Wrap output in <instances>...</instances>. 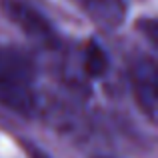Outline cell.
Segmentation results:
<instances>
[{
	"instance_id": "6da1fadb",
	"label": "cell",
	"mask_w": 158,
	"mask_h": 158,
	"mask_svg": "<svg viewBox=\"0 0 158 158\" xmlns=\"http://www.w3.org/2000/svg\"><path fill=\"white\" fill-rule=\"evenodd\" d=\"M0 104L18 114H32L38 106L36 72L22 52L0 46Z\"/></svg>"
},
{
	"instance_id": "3957f363",
	"label": "cell",
	"mask_w": 158,
	"mask_h": 158,
	"mask_svg": "<svg viewBox=\"0 0 158 158\" xmlns=\"http://www.w3.org/2000/svg\"><path fill=\"white\" fill-rule=\"evenodd\" d=\"M130 84L138 108L154 122L158 108V64L152 56H140L132 62Z\"/></svg>"
},
{
	"instance_id": "277c9868",
	"label": "cell",
	"mask_w": 158,
	"mask_h": 158,
	"mask_svg": "<svg viewBox=\"0 0 158 158\" xmlns=\"http://www.w3.org/2000/svg\"><path fill=\"white\" fill-rule=\"evenodd\" d=\"M96 22L102 26L114 28L124 20L126 2L124 0H76Z\"/></svg>"
},
{
	"instance_id": "7a4b0ae2",
	"label": "cell",
	"mask_w": 158,
	"mask_h": 158,
	"mask_svg": "<svg viewBox=\"0 0 158 158\" xmlns=\"http://www.w3.org/2000/svg\"><path fill=\"white\" fill-rule=\"evenodd\" d=\"M0 8H2L4 16L12 24H16L30 40L38 42L44 48L58 46L60 36H58L56 28L30 2H26V0H0Z\"/></svg>"
},
{
	"instance_id": "5b68a950",
	"label": "cell",
	"mask_w": 158,
	"mask_h": 158,
	"mask_svg": "<svg viewBox=\"0 0 158 158\" xmlns=\"http://www.w3.org/2000/svg\"><path fill=\"white\" fill-rule=\"evenodd\" d=\"M82 68L90 78H100L108 70V56L96 42H90L82 56Z\"/></svg>"
}]
</instances>
